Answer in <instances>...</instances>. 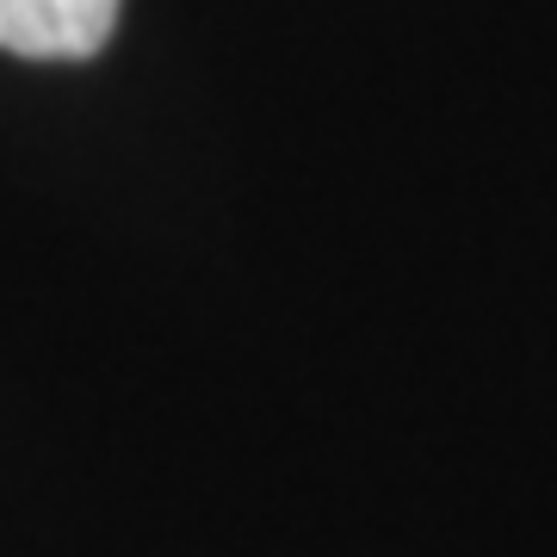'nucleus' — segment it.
<instances>
[{
    "mask_svg": "<svg viewBox=\"0 0 557 557\" xmlns=\"http://www.w3.org/2000/svg\"><path fill=\"white\" fill-rule=\"evenodd\" d=\"M119 25V0H0V50L32 62L94 57Z\"/></svg>",
    "mask_w": 557,
    "mask_h": 557,
    "instance_id": "f257e3e1",
    "label": "nucleus"
}]
</instances>
